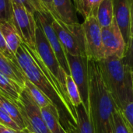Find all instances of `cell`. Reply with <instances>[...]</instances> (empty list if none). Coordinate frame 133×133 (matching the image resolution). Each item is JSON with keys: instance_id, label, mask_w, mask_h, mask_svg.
<instances>
[{"instance_id": "6da1fadb", "label": "cell", "mask_w": 133, "mask_h": 133, "mask_svg": "<svg viewBox=\"0 0 133 133\" xmlns=\"http://www.w3.org/2000/svg\"><path fill=\"white\" fill-rule=\"evenodd\" d=\"M15 56L23 75L38 87L57 108L61 123L65 131L71 126L76 125V114L69 108L55 85L41 69L28 46L22 42Z\"/></svg>"}, {"instance_id": "7a4b0ae2", "label": "cell", "mask_w": 133, "mask_h": 133, "mask_svg": "<svg viewBox=\"0 0 133 133\" xmlns=\"http://www.w3.org/2000/svg\"><path fill=\"white\" fill-rule=\"evenodd\" d=\"M89 116L96 133H113L118 108L101 78L97 62L89 60Z\"/></svg>"}, {"instance_id": "3957f363", "label": "cell", "mask_w": 133, "mask_h": 133, "mask_svg": "<svg viewBox=\"0 0 133 133\" xmlns=\"http://www.w3.org/2000/svg\"><path fill=\"white\" fill-rule=\"evenodd\" d=\"M101 78L119 110L133 102V73L122 58L108 57L97 62Z\"/></svg>"}, {"instance_id": "277c9868", "label": "cell", "mask_w": 133, "mask_h": 133, "mask_svg": "<svg viewBox=\"0 0 133 133\" xmlns=\"http://www.w3.org/2000/svg\"><path fill=\"white\" fill-rule=\"evenodd\" d=\"M36 21H37V29H36V35H35L36 52L38 57L44 63V65H45V67L48 69V70L51 72L52 76L55 79V80L61 87L62 92L67 101L70 102L66 94V87H65V79L67 74L61 67L56 58V55L51 44H49L43 31V29L37 18H36Z\"/></svg>"}, {"instance_id": "5b68a950", "label": "cell", "mask_w": 133, "mask_h": 133, "mask_svg": "<svg viewBox=\"0 0 133 133\" xmlns=\"http://www.w3.org/2000/svg\"><path fill=\"white\" fill-rule=\"evenodd\" d=\"M51 26L65 53L72 55L87 56L82 24L69 25L57 18L52 17Z\"/></svg>"}, {"instance_id": "8992f818", "label": "cell", "mask_w": 133, "mask_h": 133, "mask_svg": "<svg viewBox=\"0 0 133 133\" xmlns=\"http://www.w3.org/2000/svg\"><path fill=\"white\" fill-rule=\"evenodd\" d=\"M27 132L51 133L47 128L41 114V108L34 101L27 90L24 87L16 102Z\"/></svg>"}, {"instance_id": "52a82bcc", "label": "cell", "mask_w": 133, "mask_h": 133, "mask_svg": "<svg viewBox=\"0 0 133 133\" xmlns=\"http://www.w3.org/2000/svg\"><path fill=\"white\" fill-rule=\"evenodd\" d=\"M70 76L79 91L82 104L89 111V59L87 56L72 55L66 53Z\"/></svg>"}, {"instance_id": "ba28073f", "label": "cell", "mask_w": 133, "mask_h": 133, "mask_svg": "<svg viewBox=\"0 0 133 133\" xmlns=\"http://www.w3.org/2000/svg\"><path fill=\"white\" fill-rule=\"evenodd\" d=\"M12 22L21 41L30 48L35 50L37 21L35 16L24 7L12 2Z\"/></svg>"}, {"instance_id": "9c48e42d", "label": "cell", "mask_w": 133, "mask_h": 133, "mask_svg": "<svg viewBox=\"0 0 133 133\" xmlns=\"http://www.w3.org/2000/svg\"><path fill=\"white\" fill-rule=\"evenodd\" d=\"M86 55L89 60L99 62L104 58L102 45L101 27L95 16H88L82 23Z\"/></svg>"}, {"instance_id": "30bf717a", "label": "cell", "mask_w": 133, "mask_h": 133, "mask_svg": "<svg viewBox=\"0 0 133 133\" xmlns=\"http://www.w3.org/2000/svg\"><path fill=\"white\" fill-rule=\"evenodd\" d=\"M101 37L104 58H123L126 51V43L115 19L111 26L101 29Z\"/></svg>"}, {"instance_id": "8fae6325", "label": "cell", "mask_w": 133, "mask_h": 133, "mask_svg": "<svg viewBox=\"0 0 133 133\" xmlns=\"http://www.w3.org/2000/svg\"><path fill=\"white\" fill-rule=\"evenodd\" d=\"M35 17L39 21L43 31L51 44L56 58L61 65V67L63 69V70L65 72L67 75H70L69 67L66 58V53L62 47V44H61L56 33L55 32L52 26H51V21H52V16L49 12H36Z\"/></svg>"}, {"instance_id": "7c38bea8", "label": "cell", "mask_w": 133, "mask_h": 133, "mask_svg": "<svg viewBox=\"0 0 133 133\" xmlns=\"http://www.w3.org/2000/svg\"><path fill=\"white\" fill-rule=\"evenodd\" d=\"M115 19L123 35L126 48L131 40V13L129 0H112Z\"/></svg>"}, {"instance_id": "4fadbf2b", "label": "cell", "mask_w": 133, "mask_h": 133, "mask_svg": "<svg viewBox=\"0 0 133 133\" xmlns=\"http://www.w3.org/2000/svg\"><path fill=\"white\" fill-rule=\"evenodd\" d=\"M52 2L55 18L69 25L79 23L76 16V9L72 0H52Z\"/></svg>"}, {"instance_id": "5bb4252c", "label": "cell", "mask_w": 133, "mask_h": 133, "mask_svg": "<svg viewBox=\"0 0 133 133\" xmlns=\"http://www.w3.org/2000/svg\"><path fill=\"white\" fill-rule=\"evenodd\" d=\"M41 114L45 125L51 133H67L63 128L58 110L53 104L41 108Z\"/></svg>"}, {"instance_id": "9a60e30c", "label": "cell", "mask_w": 133, "mask_h": 133, "mask_svg": "<svg viewBox=\"0 0 133 133\" xmlns=\"http://www.w3.org/2000/svg\"><path fill=\"white\" fill-rule=\"evenodd\" d=\"M76 125L69 128L67 133H96L90 121L89 114L83 104L76 107Z\"/></svg>"}, {"instance_id": "2e32d148", "label": "cell", "mask_w": 133, "mask_h": 133, "mask_svg": "<svg viewBox=\"0 0 133 133\" xmlns=\"http://www.w3.org/2000/svg\"><path fill=\"white\" fill-rule=\"evenodd\" d=\"M0 71L5 76L9 77L11 79L15 81L21 87L24 88V79L23 75L19 65L12 62L8 58H6L0 51Z\"/></svg>"}, {"instance_id": "e0dca14e", "label": "cell", "mask_w": 133, "mask_h": 133, "mask_svg": "<svg viewBox=\"0 0 133 133\" xmlns=\"http://www.w3.org/2000/svg\"><path fill=\"white\" fill-rule=\"evenodd\" d=\"M0 30L9 51L15 55L22 41L12 23L0 21Z\"/></svg>"}, {"instance_id": "ac0fdd59", "label": "cell", "mask_w": 133, "mask_h": 133, "mask_svg": "<svg viewBox=\"0 0 133 133\" xmlns=\"http://www.w3.org/2000/svg\"><path fill=\"white\" fill-rule=\"evenodd\" d=\"M95 17L101 28L111 26L115 20L112 0H102L97 7Z\"/></svg>"}, {"instance_id": "d6986e66", "label": "cell", "mask_w": 133, "mask_h": 133, "mask_svg": "<svg viewBox=\"0 0 133 133\" xmlns=\"http://www.w3.org/2000/svg\"><path fill=\"white\" fill-rule=\"evenodd\" d=\"M0 104L8 112V114L14 120V122L17 124V125L19 127V129L22 131L26 132V125L23 121L22 114L20 112V110L19 108L17 103L10 100L9 98L5 97L2 93L0 92Z\"/></svg>"}, {"instance_id": "ffe728a7", "label": "cell", "mask_w": 133, "mask_h": 133, "mask_svg": "<svg viewBox=\"0 0 133 133\" xmlns=\"http://www.w3.org/2000/svg\"><path fill=\"white\" fill-rule=\"evenodd\" d=\"M19 84L0 71V92L10 100L17 102L23 90Z\"/></svg>"}, {"instance_id": "44dd1931", "label": "cell", "mask_w": 133, "mask_h": 133, "mask_svg": "<svg viewBox=\"0 0 133 133\" xmlns=\"http://www.w3.org/2000/svg\"><path fill=\"white\" fill-rule=\"evenodd\" d=\"M24 87L27 90L34 101L41 108L48 105L49 104H52L51 101L48 98V97L38 87H37L34 83H32L26 76L24 79Z\"/></svg>"}, {"instance_id": "7402d4cb", "label": "cell", "mask_w": 133, "mask_h": 133, "mask_svg": "<svg viewBox=\"0 0 133 133\" xmlns=\"http://www.w3.org/2000/svg\"><path fill=\"white\" fill-rule=\"evenodd\" d=\"M65 87L67 96L72 104V105L76 108L82 104V100L80 97L79 91L74 80L70 75H66L65 79Z\"/></svg>"}, {"instance_id": "603a6c76", "label": "cell", "mask_w": 133, "mask_h": 133, "mask_svg": "<svg viewBox=\"0 0 133 133\" xmlns=\"http://www.w3.org/2000/svg\"><path fill=\"white\" fill-rule=\"evenodd\" d=\"M113 133H132V131L122 113V111L117 108L114 113Z\"/></svg>"}, {"instance_id": "cb8c5ba5", "label": "cell", "mask_w": 133, "mask_h": 133, "mask_svg": "<svg viewBox=\"0 0 133 133\" xmlns=\"http://www.w3.org/2000/svg\"><path fill=\"white\" fill-rule=\"evenodd\" d=\"M12 2L24 7L28 12L35 15L36 12H49L39 0H11ZM50 13V12H49Z\"/></svg>"}, {"instance_id": "d4e9b609", "label": "cell", "mask_w": 133, "mask_h": 133, "mask_svg": "<svg viewBox=\"0 0 133 133\" xmlns=\"http://www.w3.org/2000/svg\"><path fill=\"white\" fill-rule=\"evenodd\" d=\"M0 21L12 22V5L11 0H0Z\"/></svg>"}, {"instance_id": "484cf974", "label": "cell", "mask_w": 133, "mask_h": 133, "mask_svg": "<svg viewBox=\"0 0 133 133\" xmlns=\"http://www.w3.org/2000/svg\"><path fill=\"white\" fill-rule=\"evenodd\" d=\"M102 0H83V14L85 18L88 16H95L99 4Z\"/></svg>"}, {"instance_id": "4316f807", "label": "cell", "mask_w": 133, "mask_h": 133, "mask_svg": "<svg viewBox=\"0 0 133 133\" xmlns=\"http://www.w3.org/2000/svg\"><path fill=\"white\" fill-rule=\"evenodd\" d=\"M0 124L16 131L24 132L19 129L17 124L14 122V120L10 117V115L8 114V112L3 108V107L1 104H0Z\"/></svg>"}, {"instance_id": "83f0119b", "label": "cell", "mask_w": 133, "mask_h": 133, "mask_svg": "<svg viewBox=\"0 0 133 133\" xmlns=\"http://www.w3.org/2000/svg\"><path fill=\"white\" fill-rule=\"evenodd\" d=\"M0 51H1L6 58H8L9 60H11L12 62H14V63H16V64H17V65H19L18 62H17V61H16V56L9 51V48H8V46H7L5 41V40H4V37H3L2 34V32H1V30H0Z\"/></svg>"}, {"instance_id": "f1b7e54d", "label": "cell", "mask_w": 133, "mask_h": 133, "mask_svg": "<svg viewBox=\"0 0 133 133\" xmlns=\"http://www.w3.org/2000/svg\"><path fill=\"white\" fill-rule=\"evenodd\" d=\"M122 113L124 115L132 133H133V102L125 105L122 110Z\"/></svg>"}, {"instance_id": "f546056e", "label": "cell", "mask_w": 133, "mask_h": 133, "mask_svg": "<svg viewBox=\"0 0 133 133\" xmlns=\"http://www.w3.org/2000/svg\"><path fill=\"white\" fill-rule=\"evenodd\" d=\"M122 60L131 69L133 73V37L131 38V41L127 46L125 54Z\"/></svg>"}, {"instance_id": "4dcf8cb0", "label": "cell", "mask_w": 133, "mask_h": 133, "mask_svg": "<svg viewBox=\"0 0 133 133\" xmlns=\"http://www.w3.org/2000/svg\"><path fill=\"white\" fill-rule=\"evenodd\" d=\"M39 1L42 4V5L50 12V14L53 17H55V12H54V9H53L52 0H39Z\"/></svg>"}, {"instance_id": "1f68e13d", "label": "cell", "mask_w": 133, "mask_h": 133, "mask_svg": "<svg viewBox=\"0 0 133 133\" xmlns=\"http://www.w3.org/2000/svg\"><path fill=\"white\" fill-rule=\"evenodd\" d=\"M0 133H27L26 132H19V131H16L14 130L11 128L6 127L5 125H2V124H0Z\"/></svg>"}, {"instance_id": "d6a6232c", "label": "cell", "mask_w": 133, "mask_h": 133, "mask_svg": "<svg viewBox=\"0 0 133 133\" xmlns=\"http://www.w3.org/2000/svg\"><path fill=\"white\" fill-rule=\"evenodd\" d=\"M74 5L76 9V11H78L81 15L83 14V0H73Z\"/></svg>"}, {"instance_id": "836d02e7", "label": "cell", "mask_w": 133, "mask_h": 133, "mask_svg": "<svg viewBox=\"0 0 133 133\" xmlns=\"http://www.w3.org/2000/svg\"><path fill=\"white\" fill-rule=\"evenodd\" d=\"M131 13V38L133 37V0H129ZM131 41V40H130Z\"/></svg>"}, {"instance_id": "e575fe53", "label": "cell", "mask_w": 133, "mask_h": 133, "mask_svg": "<svg viewBox=\"0 0 133 133\" xmlns=\"http://www.w3.org/2000/svg\"><path fill=\"white\" fill-rule=\"evenodd\" d=\"M28 133H31V132H28Z\"/></svg>"}]
</instances>
